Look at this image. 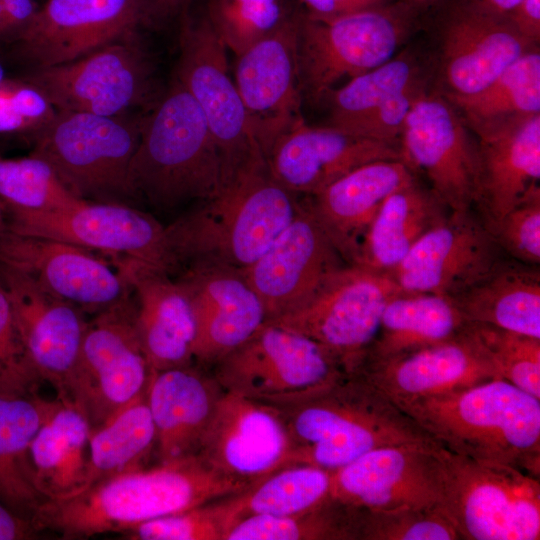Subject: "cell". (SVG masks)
Here are the masks:
<instances>
[{
  "label": "cell",
  "instance_id": "cell-1",
  "mask_svg": "<svg viewBox=\"0 0 540 540\" xmlns=\"http://www.w3.org/2000/svg\"><path fill=\"white\" fill-rule=\"evenodd\" d=\"M223 476L197 456L124 472L96 482L81 492L46 500L35 511L37 532L62 539L126 533L138 524L179 513L248 489Z\"/></svg>",
  "mask_w": 540,
  "mask_h": 540
},
{
  "label": "cell",
  "instance_id": "cell-2",
  "mask_svg": "<svg viewBox=\"0 0 540 540\" xmlns=\"http://www.w3.org/2000/svg\"><path fill=\"white\" fill-rule=\"evenodd\" d=\"M300 207L301 199L274 180L266 162L250 167L165 225L173 276L206 268H248Z\"/></svg>",
  "mask_w": 540,
  "mask_h": 540
},
{
  "label": "cell",
  "instance_id": "cell-3",
  "mask_svg": "<svg viewBox=\"0 0 540 540\" xmlns=\"http://www.w3.org/2000/svg\"><path fill=\"white\" fill-rule=\"evenodd\" d=\"M275 407L292 441L291 465L334 471L380 447L437 444L403 409L357 374Z\"/></svg>",
  "mask_w": 540,
  "mask_h": 540
},
{
  "label": "cell",
  "instance_id": "cell-4",
  "mask_svg": "<svg viewBox=\"0 0 540 540\" xmlns=\"http://www.w3.org/2000/svg\"><path fill=\"white\" fill-rule=\"evenodd\" d=\"M222 162L207 122L175 78L143 117L128 171L133 202L159 213H178L215 196L223 187Z\"/></svg>",
  "mask_w": 540,
  "mask_h": 540
},
{
  "label": "cell",
  "instance_id": "cell-5",
  "mask_svg": "<svg viewBox=\"0 0 540 540\" xmlns=\"http://www.w3.org/2000/svg\"><path fill=\"white\" fill-rule=\"evenodd\" d=\"M443 448L540 479V399L501 378L399 406Z\"/></svg>",
  "mask_w": 540,
  "mask_h": 540
},
{
  "label": "cell",
  "instance_id": "cell-6",
  "mask_svg": "<svg viewBox=\"0 0 540 540\" xmlns=\"http://www.w3.org/2000/svg\"><path fill=\"white\" fill-rule=\"evenodd\" d=\"M417 5L401 0L340 15L300 12L298 62L303 99L319 103L343 79L393 58L415 27Z\"/></svg>",
  "mask_w": 540,
  "mask_h": 540
},
{
  "label": "cell",
  "instance_id": "cell-7",
  "mask_svg": "<svg viewBox=\"0 0 540 540\" xmlns=\"http://www.w3.org/2000/svg\"><path fill=\"white\" fill-rule=\"evenodd\" d=\"M143 117L56 110L35 131L31 152L45 160L78 198L132 205L128 171Z\"/></svg>",
  "mask_w": 540,
  "mask_h": 540
},
{
  "label": "cell",
  "instance_id": "cell-8",
  "mask_svg": "<svg viewBox=\"0 0 540 540\" xmlns=\"http://www.w3.org/2000/svg\"><path fill=\"white\" fill-rule=\"evenodd\" d=\"M440 508L461 540H539L540 479L438 445Z\"/></svg>",
  "mask_w": 540,
  "mask_h": 540
},
{
  "label": "cell",
  "instance_id": "cell-9",
  "mask_svg": "<svg viewBox=\"0 0 540 540\" xmlns=\"http://www.w3.org/2000/svg\"><path fill=\"white\" fill-rule=\"evenodd\" d=\"M403 290L387 274L346 264L300 305L269 322L320 344L347 375L356 374L387 303Z\"/></svg>",
  "mask_w": 540,
  "mask_h": 540
},
{
  "label": "cell",
  "instance_id": "cell-10",
  "mask_svg": "<svg viewBox=\"0 0 540 540\" xmlns=\"http://www.w3.org/2000/svg\"><path fill=\"white\" fill-rule=\"evenodd\" d=\"M213 368L223 391L273 406L296 402L347 375L316 341L269 321Z\"/></svg>",
  "mask_w": 540,
  "mask_h": 540
},
{
  "label": "cell",
  "instance_id": "cell-11",
  "mask_svg": "<svg viewBox=\"0 0 540 540\" xmlns=\"http://www.w3.org/2000/svg\"><path fill=\"white\" fill-rule=\"evenodd\" d=\"M151 374L129 299L88 320L79 362L62 401L81 411L93 429L146 394Z\"/></svg>",
  "mask_w": 540,
  "mask_h": 540
},
{
  "label": "cell",
  "instance_id": "cell-12",
  "mask_svg": "<svg viewBox=\"0 0 540 540\" xmlns=\"http://www.w3.org/2000/svg\"><path fill=\"white\" fill-rule=\"evenodd\" d=\"M226 47L205 16H186L180 32L176 79L200 108L218 149L224 185L241 172L266 162L250 129Z\"/></svg>",
  "mask_w": 540,
  "mask_h": 540
},
{
  "label": "cell",
  "instance_id": "cell-13",
  "mask_svg": "<svg viewBox=\"0 0 540 540\" xmlns=\"http://www.w3.org/2000/svg\"><path fill=\"white\" fill-rule=\"evenodd\" d=\"M24 80L56 110L126 116L153 93L152 66L136 33L76 60L32 69Z\"/></svg>",
  "mask_w": 540,
  "mask_h": 540
},
{
  "label": "cell",
  "instance_id": "cell-14",
  "mask_svg": "<svg viewBox=\"0 0 540 540\" xmlns=\"http://www.w3.org/2000/svg\"><path fill=\"white\" fill-rule=\"evenodd\" d=\"M5 213L6 228L16 234L68 243L111 258H132L172 275L165 225L133 205L83 200L59 210Z\"/></svg>",
  "mask_w": 540,
  "mask_h": 540
},
{
  "label": "cell",
  "instance_id": "cell-15",
  "mask_svg": "<svg viewBox=\"0 0 540 540\" xmlns=\"http://www.w3.org/2000/svg\"><path fill=\"white\" fill-rule=\"evenodd\" d=\"M472 133L444 95L425 92L412 106L400 136L404 162L426 175L451 211L474 208L479 151Z\"/></svg>",
  "mask_w": 540,
  "mask_h": 540
},
{
  "label": "cell",
  "instance_id": "cell-16",
  "mask_svg": "<svg viewBox=\"0 0 540 540\" xmlns=\"http://www.w3.org/2000/svg\"><path fill=\"white\" fill-rule=\"evenodd\" d=\"M300 12L237 55L234 82L266 161L275 142L303 118L298 62Z\"/></svg>",
  "mask_w": 540,
  "mask_h": 540
},
{
  "label": "cell",
  "instance_id": "cell-17",
  "mask_svg": "<svg viewBox=\"0 0 540 540\" xmlns=\"http://www.w3.org/2000/svg\"><path fill=\"white\" fill-rule=\"evenodd\" d=\"M509 257L474 208L451 211L387 273L404 292L453 298Z\"/></svg>",
  "mask_w": 540,
  "mask_h": 540
},
{
  "label": "cell",
  "instance_id": "cell-18",
  "mask_svg": "<svg viewBox=\"0 0 540 540\" xmlns=\"http://www.w3.org/2000/svg\"><path fill=\"white\" fill-rule=\"evenodd\" d=\"M292 453L275 406L224 391L196 456L213 471L252 486L291 465Z\"/></svg>",
  "mask_w": 540,
  "mask_h": 540
},
{
  "label": "cell",
  "instance_id": "cell-19",
  "mask_svg": "<svg viewBox=\"0 0 540 540\" xmlns=\"http://www.w3.org/2000/svg\"><path fill=\"white\" fill-rule=\"evenodd\" d=\"M145 16L142 0H47L13 43L33 69L51 67L136 33Z\"/></svg>",
  "mask_w": 540,
  "mask_h": 540
},
{
  "label": "cell",
  "instance_id": "cell-20",
  "mask_svg": "<svg viewBox=\"0 0 540 540\" xmlns=\"http://www.w3.org/2000/svg\"><path fill=\"white\" fill-rule=\"evenodd\" d=\"M0 263L21 270L54 296L98 314L129 299L121 272L86 249L46 238L0 233Z\"/></svg>",
  "mask_w": 540,
  "mask_h": 540
},
{
  "label": "cell",
  "instance_id": "cell-21",
  "mask_svg": "<svg viewBox=\"0 0 540 540\" xmlns=\"http://www.w3.org/2000/svg\"><path fill=\"white\" fill-rule=\"evenodd\" d=\"M439 444H402L371 450L332 471L330 495L369 509L440 506Z\"/></svg>",
  "mask_w": 540,
  "mask_h": 540
},
{
  "label": "cell",
  "instance_id": "cell-22",
  "mask_svg": "<svg viewBox=\"0 0 540 540\" xmlns=\"http://www.w3.org/2000/svg\"><path fill=\"white\" fill-rule=\"evenodd\" d=\"M346 264L303 199L269 248L240 272L261 299L269 321L303 303Z\"/></svg>",
  "mask_w": 540,
  "mask_h": 540
},
{
  "label": "cell",
  "instance_id": "cell-23",
  "mask_svg": "<svg viewBox=\"0 0 540 540\" xmlns=\"http://www.w3.org/2000/svg\"><path fill=\"white\" fill-rule=\"evenodd\" d=\"M0 277L35 370L62 400L79 362L88 324L85 312L54 296L21 270L0 263Z\"/></svg>",
  "mask_w": 540,
  "mask_h": 540
},
{
  "label": "cell",
  "instance_id": "cell-24",
  "mask_svg": "<svg viewBox=\"0 0 540 540\" xmlns=\"http://www.w3.org/2000/svg\"><path fill=\"white\" fill-rule=\"evenodd\" d=\"M377 160H403L400 146L331 125L311 126L302 118L275 142L266 165L286 190L308 197L357 167Z\"/></svg>",
  "mask_w": 540,
  "mask_h": 540
},
{
  "label": "cell",
  "instance_id": "cell-25",
  "mask_svg": "<svg viewBox=\"0 0 540 540\" xmlns=\"http://www.w3.org/2000/svg\"><path fill=\"white\" fill-rule=\"evenodd\" d=\"M134 294V323L152 371L192 365L196 321L179 278L127 257L112 258Z\"/></svg>",
  "mask_w": 540,
  "mask_h": 540
},
{
  "label": "cell",
  "instance_id": "cell-26",
  "mask_svg": "<svg viewBox=\"0 0 540 540\" xmlns=\"http://www.w3.org/2000/svg\"><path fill=\"white\" fill-rule=\"evenodd\" d=\"M356 374L398 406L499 378L468 324L448 340L367 363Z\"/></svg>",
  "mask_w": 540,
  "mask_h": 540
},
{
  "label": "cell",
  "instance_id": "cell-27",
  "mask_svg": "<svg viewBox=\"0 0 540 540\" xmlns=\"http://www.w3.org/2000/svg\"><path fill=\"white\" fill-rule=\"evenodd\" d=\"M535 47L506 17L462 2L451 11L441 34L444 95L462 97L480 92Z\"/></svg>",
  "mask_w": 540,
  "mask_h": 540
},
{
  "label": "cell",
  "instance_id": "cell-28",
  "mask_svg": "<svg viewBox=\"0 0 540 540\" xmlns=\"http://www.w3.org/2000/svg\"><path fill=\"white\" fill-rule=\"evenodd\" d=\"M196 321L194 360L214 366L267 320L259 296L240 271L206 268L184 272Z\"/></svg>",
  "mask_w": 540,
  "mask_h": 540
},
{
  "label": "cell",
  "instance_id": "cell-29",
  "mask_svg": "<svg viewBox=\"0 0 540 540\" xmlns=\"http://www.w3.org/2000/svg\"><path fill=\"white\" fill-rule=\"evenodd\" d=\"M479 172L474 209L491 225L522 200L540 179V113L474 133Z\"/></svg>",
  "mask_w": 540,
  "mask_h": 540
},
{
  "label": "cell",
  "instance_id": "cell-30",
  "mask_svg": "<svg viewBox=\"0 0 540 540\" xmlns=\"http://www.w3.org/2000/svg\"><path fill=\"white\" fill-rule=\"evenodd\" d=\"M416 179L403 160L366 163L304 200L343 260L356 263L362 240L386 198Z\"/></svg>",
  "mask_w": 540,
  "mask_h": 540
},
{
  "label": "cell",
  "instance_id": "cell-31",
  "mask_svg": "<svg viewBox=\"0 0 540 540\" xmlns=\"http://www.w3.org/2000/svg\"><path fill=\"white\" fill-rule=\"evenodd\" d=\"M223 389L192 365L152 371L146 398L160 463L196 456Z\"/></svg>",
  "mask_w": 540,
  "mask_h": 540
},
{
  "label": "cell",
  "instance_id": "cell-32",
  "mask_svg": "<svg viewBox=\"0 0 540 540\" xmlns=\"http://www.w3.org/2000/svg\"><path fill=\"white\" fill-rule=\"evenodd\" d=\"M451 210L416 179L392 192L381 205L359 248L356 263L389 273Z\"/></svg>",
  "mask_w": 540,
  "mask_h": 540
},
{
  "label": "cell",
  "instance_id": "cell-33",
  "mask_svg": "<svg viewBox=\"0 0 540 540\" xmlns=\"http://www.w3.org/2000/svg\"><path fill=\"white\" fill-rule=\"evenodd\" d=\"M468 323L540 338V270L511 258L451 298Z\"/></svg>",
  "mask_w": 540,
  "mask_h": 540
},
{
  "label": "cell",
  "instance_id": "cell-34",
  "mask_svg": "<svg viewBox=\"0 0 540 540\" xmlns=\"http://www.w3.org/2000/svg\"><path fill=\"white\" fill-rule=\"evenodd\" d=\"M91 429L81 411L60 399L38 429L29 455L35 485L46 500L66 498L85 488Z\"/></svg>",
  "mask_w": 540,
  "mask_h": 540
},
{
  "label": "cell",
  "instance_id": "cell-35",
  "mask_svg": "<svg viewBox=\"0 0 540 540\" xmlns=\"http://www.w3.org/2000/svg\"><path fill=\"white\" fill-rule=\"evenodd\" d=\"M58 403L37 393L0 395V502L29 520L46 500L34 482L30 445Z\"/></svg>",
  "mask_w": 540,
  "mask_h": 540
},
{
  "label": "cell",
  "instance_id": "cell-36",
  "mask_svg": "<svg viewBox=\"0 0 540 540\" xmlns=\"http://www.w3.org/2000/svg\"><path fill=\"white\" fill-rule=\"evenodd\" d=\"M467 324L450 297L402 291L387 303L363 365L443 342Z\"/></svg>",
  "mask_w": 540,
  "mask_h": 540
},
{
  "label": "cell",
  "instance_id": "cell-37",
  "mask_svg": "<svg viewBox=\"0 0 540 540\" xmlns=\"http://www.w3.org/2000/svg\"><path fill=\"white\" fill-rule=\"evenodd\" d=\"M155 448V427L144 394L91 429L84 489L103 479L144 468Z\"/></svg>",
  "mask_w": 540,
  "mask_h": 540
},
{
  "label": "cell",
  "instance_id": "cell-38",
  "mask_svg": "<svg viewBox=\"0 0 540 540\" xmlns=\"http://www.w3.org/2000/svg\"><path fill=\"white\" fill-rule=\"evenodd\" d=\"M473 133L540 113V53L528 51L480 92L446 96Z\"/></svg>",
  "mask_w": 540,
  "mask_h": 540
},
{
  "label": "cell",
  "instance_id": "cell-39",
  "mask_svg": "<svg viewBox=\"0 0 540 540\" xmlns=\"http://www.w3.org/2000/svg\"><path fill=\"white\" fill-rule=\"evenodd\" d=\"M358 513V507L329 495L294 515L243 517L225 540H358Z\"/></svg>",
  "mask_w": 540,
  "mask_h": 540
},
{
  "label": "cell",
  "instance_id": "cell-40",
  "mask_svg": "<svg viewBox=\"0 0 540 540\" xmlns=\"http://www.w3.org/2000/svg\"><path fill=\"white\" fill-rule=\"evenodd\" d=\"M332 471L308 464L283 467L238 493L241 518L289 516L306 511L330 495Z\"/></svg>",
  "mask_w": 540,
  "mask_h": 540
},
{
  "label": "cell",
  "instance_id": "cell-41",
  "mask_svg": "<svg viewBox=\"0 0 540 540\" xmlns=\"http://www.w3.org/2000/svg\"><path fill=\"white\" fill-rule=\"evenodd\" d=\"M0 201L5 211H53L79 204L54 169L30 154L23 158L0 157Z\"/></svg>",
  "mask_w": 540,
  "mask_h": 540
},
{
  "label": "cell",
  "instance_id": "cell-42",
  "mask_svg": "<svg viewBox=\"0 0 540 540\" xmlns=\"http://www.w3.org/2000/svg\"><path fill=\"white\" fill-rule=\"evenodd\" d=\"M420 79L419 67L411 55L391 58L329 94V125L337 126L366 114Z\"/></svg>",
  "mask_w": 540,
  "mask_h": 540
},
{
  "label": "cell",
  "instance_id": "cell-43",
  "mask_svg": "<svg viewBox=\"0 0 540 540\" xmlns=\"http://www.w3.org/2000/svg\"><path fill=\"white\" fill-rule=\"evenodd\" d=\"M237 494L143 522L125 535L138 540H225L241 519Z\"/></svg>",
  "mask_w": 540,
  "mask_h": 540
},
{
  "label": "cell",
  "instance_id": "cell-44",
  "mask_svg": "<svg viewBox=\"0 0 540 540\" xmlns=\"http://www.w3.org/2000/svg\"><path fill=\"white\" fill-rule=\"evenodd\" d=\"M283 0H208L205 17L236 56L277 28L290 14Z\"/></svg>",
  "mask_w": 540,
  "mask_h": 540
},
{
  "label": "cell",
  "instance_id": "cell-45",
  "mask_svg": "<svg viewBox=\"0 0 540 540\" xmlns=\"http://www.w3.org/2000/svg\"><path fill=\"white\" fill-rule=\"evenodd\" d=\"M468 328L499 378L540 399V338L485 324Z\"/></svg>",
  "mask_w": 540,
  "mask_h": 540
},
{
  "label": "cell",
  "instance_id": "cell-46",
  "mask_svg": "<svg viewBox=\"0 0 540 540\" xmlns=\"http://www.w3.org/2000/svg\"><path fill=\"white\" fill-rule=\"evenodd\" d=\"M358 540H461V537L440 506L359 507Z\"/></svg>",
  "mask_w": 540,
  "mask_h": 540
},
{
  "label": "cell",
  "instance_id": "cell-47",
  "mask_svg": "<svg viewBox=\"0 0 540 540\" xmlns=\"http://www.w3.org/2000/svg\"><path fill=\"white\" fill-rule=\"evenodd\" d=\"M42 383L24 346L10 298L0 277V395L36 394Z\"/></svg>",
  "mask_w": 540,
  "mask_h": 540
},
{
  "label": "cell",
  "instance_id": "cell-48",
  "mask_svg": "<svg viewBox=\"0 0 540 540\" xmlns=\"http://www.w3.org/2000/svg\"><path fill=\"white\" fill-rule=\"evenodd\" d=\"M487 227L506 256L527 265L539 266V186L531 189L519 203Z\"/></svg>",
  "mask_w": 540,
  "mask_h": 540
},
{
  "label": "cell",
  "instance_id": "cell-49",
  "mask_svg": "<svg viewBox=\"0 0 540 540\" xmlns=\"http://www.w3.org/2000/svg\"><path fill=\"white\" fill-rule=\"evenodd\" d=\"M425 92V84L420 79L375 109L334 127L361 137L399 145L407 116Z\"/></svg>",
  "mask_w": 540,
  "mask_h": 540
},
{
  "label": "cell",
  "instance_id": "cell-50",
  "mask_svg": "<svg viewBox=\"0 0 540 540\" xmlns=\"http://www.w3.org/2000/svg\"><path fill=\"white\" fill-rule=\"evenodd\" d=\"M16 115L25 123L28 131L35 132L56 113L47 97L35 86L21 79L7 78L0 85Z\"/></svg>",
  "mask_w": 540,
  "mask_h": 540
},
{
  "label": "cell",
  "instance_id": "cell-51",
  "mask_svg": "<svg viewBox=\"0 0 540 540\" xmlns=\"http://www.w3.org/2000/svg\"><path fill=\"white\" fill-rule=\"evenodd\" d=\"M512 27L536 45L540 39V0H521L505 16Z\"/></svg>",
  "mask_w": 540,
  "mask_h": 540
},
{
  "label": "cell",
  "instance_id": "cell-52",
  "mask_svg": "<svg viewBox=\"0 0 540 540\" xmlns=\"http://www.w3.org/2000/svg\"><path fill=\"white\" fill-rule=\"evenodd\" d=\"M307 13L319 17H336L382 5L386 0H300Z\"/></svg>",
  "mask_w": 540,
  "mask_h": 540
},
{
  "label": "cell",
  "instance_id": "cell-53",
  "mask_svg": "<svg viewBox=\"0 0 540 540\" xmlns=\"http://www.w3.org/2000/svg\"><path fill=\"white\" fill-rule=\"evenodd\" d=\"M6 41L13 42L34 17L37 7L34 0H1Z\"/></svg>",
  "mask_w": 540,
  "mask_h": 540
},
{
  "label": "cell",
  "instance_id": "cell-54",
  "mask_svg": "<svg viewBox=\"0 0 540 540\" xmlns=\"http://www.w3.org/2000/svg\"><path fill=\"white\" fill-rule=\"evenodd\" d=\"M37 533L31 520L0 502V540L32 539Z\"/></svg>",
  "mask_w": 540,
  "mask_h": 540
},
{
  "label": "cell",
  "instance_id": "cell-55",
  "mask_svg": "<svg viewBox=\"0 0 540 540\" xmlns=\"http://www.w3.org/2000/svg\"><path fill=\"white\" fill-rule=\"evenodd\" d=\"M521 0H464L477 8L498 16H506Z\"/></svg>",
  "mask_w": 540,
  "mask_h": 540
},
{
  "label": "cell",
  "instance_id": "cell-56",
  "mask_svg": "<svg viewBox=\"0 0 540 540\" xmlns=\"http://www.w3.org/2000/svg\"><path fill=\"white\" fill-rule=\"evenodd\" d=\"M158 6L164 11L169 13H175L182 10L190 0H156Z\"/></svg>",
  "mask_w": 540,
  "mask_h": 540
},
{
  "label": "cell",
  "instance_id": "cell-57",
  "mask_svg": "<svg viewBox=\"0 0 540 540\" xmlns=\"http://www.w3.org/2000/svg\"><path fill=\"white\" fill-rule=\"evenodd\" d=\"M5 38H6L5 20H4L2 2L0 0V41L5 40Z\"/></svg>",
  "mask_w": 540,
  "mask_h": 540
},
{
  "label": "cell",
  "instance_id": "cell-58",
  "mask_svg": "<svg viewBox=\"0 0 540 540\" xmlns=\"http://www.w3.org/2000/svg\"><path fill=\"white\" fill-rule=\"evenodd\" d=\"M6 228V213L3 204L0 201V233Z\"/></svg>",
  "mask_w": 540,
  "mask_h": 540
},
{
  "label": "cell",
  "instance_id": "cell-59",
  "mask_svg": "<svg viewBox=\"0 0 540 540\" xmlns=\"http://www.w3.org/2000/svg\"><path fill=\"white\" fill-rule=\"evenodd\" d=\"M406 1H409L415 5H424V4H428V3H431L433 2L434 0H406Z\"/></svg>",
  "mask_w": 540,
  "mask_h": 540
},
{
  "label": "cell",
  "instance_id": "cell-60",
  "mask_svg": "<svg viewBox=\"0 0 540 540\" xmlns=\"http://www.w3.org/2000/svg\"><path fill=\"white\" fill-rule=\"evenodd\" d=\"M6 79L5 69L2 63L0 62V85Z\"/></svg>",
  "mask_w": 540,
  "mask_h": 540
}]
</instances>
